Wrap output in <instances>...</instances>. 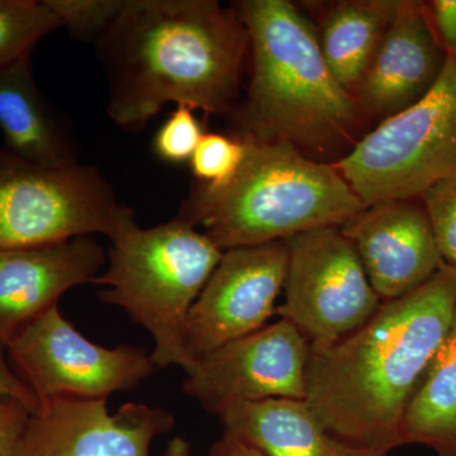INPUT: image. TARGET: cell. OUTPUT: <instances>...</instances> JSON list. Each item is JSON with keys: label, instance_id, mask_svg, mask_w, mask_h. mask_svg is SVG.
Here are the masks:
<instances>
[{"label": "cell", "instance_id": "obj_9", "mask_svg": "<svg viewBox=\"0 0 456 456\" xmlns=\"http://www.w3.org/2000/svg\"><path fill=\"white\" fill-rule=\"evenodd\" d=\"M9 362L38 402L56 397L107 399L154 373L142 347L101 346L69 322L59 305L27 323L5 346Z\"/></svg>", "mask_w": 456, "mask_h": 456}, {"label": "cell", "instance_id": "obj_16", "mask_svg": "<svg viewBox=\"0 0 456 456\" xmlns=\"http://www.w3.org/2000/svg\"><path fill=\"white\" fill-rule=\"evenodd\" d=\"M0 130L11 154L44 167L79 164V147L33 77L31 55L0 69Z\"/></svg>", "mask_w": 456, "mask_h": 456}, {"label": "cell", "instance_id": "obj_19", "mask_svg": "<svg viewBox=\"0 0 456 456\" xmlns=\"http://www.w3.org/2000/svg\"><path fill=\"white\" fill-rule=\"evenodd\" d=\"M402 445H424L456 456V308L445 338L426 369L404 413Z\"/></svg>", "mask_w": 456, "mask_h": 456}, {"label": "cell", "instance_id": "obj_23", "mask_svg": "<svg viewBox=\"0 0 456 456\" xmlns=\"http://www.w3.org/2000/svg\"><path fill=\"white\" fill-rule=\"evenodd\" d=\"M446 265L456 268V176L441 180L419 197Z\"/></svg>", "mask_w": 456, "mask_h": 456}, {"label": "cell", "instance_id": "obj_10", "mask_svg": "<svg viewBox=\"0 0 456 456\" xmlns=\"http://www.w3.org/2000/svg\"><path fill=\"white\" fill-rule=\"evenodd\" d=\"M310 346L292 323L279 318L197 360L183 389L216 416L239 402L305 401Z\"/></svg>", "mask_w": 456, "mask_h": 456}, {"label": "cell", "instance_id": "obj_8", "mask_svg": "<svg viewBox=\"0 0 456 456\" xmlns=\"http://www.w3.org/2000/svg\"><path fill=\"white\" fill-rule=\"evenodd\" d=\"M288 268L279 318L311 345L353 334L379 310L355 248L340 227H320L287 240Z\"/></svg>", "mask_w": 456, "mask_h": 456}, {"label": "cell", "instance_id": "obj_1", "mask_svg": "<svg viewBox=\"0 0 456 456\" xmlns=\"http://www.w3.org/2000/svg\"><path fill=\"white\" fill-rule=\"evenodd\" d=\"M455 308L456 268L445 264L419 289L383 302L353 334L311 345L305 402L326 430L377 455L402 446L404 413Z\"/></svg>", "mask_w": 456, "mask_h": 456}, {"label": "cell", "instance_id": "obj_6", "mask_svg": "<svg viewBox=\"0 0 456 456\" xmlns=\"http://www.w3.org/2000/svg\"><path fill=\"white\" fill-rule=\"evenodd\" d=\"M364 206L419 200L456 176V62L446 60L434 88L358 140L332 164Z\"/></svg>", "mask_w": 456, "mask_h": 456}, {"label": "cell", "instance_id": "obj_7", "mask_svg": "<svg viewBox=\"0 0 456 456\" xmlns=\"http://www.w3.org/2000/svg\"><path fill=\"white\" fill-rule=\"evenodd\" d=\"M136 226L98 167H44L0 149V248L94 235L116 241Z\"/></svg>", "mask_w": 456, "mask_h": 456}, {"label": "cell", "instance_id": "obj_25", "mask_svg": "<svg viewBox=\"0 0 456 456\" xmlns=\"http://www.w3.org/2000/svg\"><path fill=\"white\" fill-rule=\"evenodd\" d=\"M33 411L17 398H0V456H12Z\"/></svg>", "mask_w": 456, "mask_h": 456}, {"label": "cell", "instance_id": "obj_21", "mask_svg": "<svg viewBox=\"0 0 456 456\" xmlns=\"http://www.w3.org/2000/svg\"><path fill=\"white\" fill-rule=\"evenodd\" d=\"M71 37L97 44L127 4V0H45Z\"/></svg>", "mask_w": 456, "mask_h": 456}, {"label": "cell", "instance_id": "obj_24", "mask_svg": "<svg viewBox=\"0 0 456 456\" xmlns=\"http://www.w3.org/2000/svg\"><path fill=\"white\" fill-rule=\"evenodd\" d=\"M204 134H206L194 114V110L180 104L156 132V155L170 164L187 163L191 161Z\"/></svg>", "mask_w": 456, "mask_h": 456}, {"label": "cell", "instance_id": "obj_14", "mask_svg": "<svg viewBox=\"0 0 456 456\" xmlns=\"http://www.w3.org/2000/svg\"><path fill=\"white\" fill-rule=\"evenodd\" d=\"M446 60L424 2L402 0L397 16L354 90L360 113L380 123L412 107L434 88Z\"/></svg>", "mask_w": 456, "mask_h": 456}, {"label": "cell", "instance_id": "obj_26", "mask_svg": "<svg viewBox=\"0 0 456 456\" xmlns=\"http://www.w3.org/2000/svg\"><path fill=\"white\" fill-rule=\"evenodd\" d=\"M424 4L446 56L456 62V0H432Z\"/></svg>", "mask_w": 456, "mask_h": 456}, {"label": "cell", "instance_id": "obj_28", "mask_svg": "<svg viewBox=\"0 0 456 456\" xmlns=\"http://www.w3.org/2000/svg\"><path fill=\"white\" fill-rule=\"evenodd\" d=\"M208 456H264L245 441L237 439L232 435H224L213 444Z\"/></svg>", "mask_w": 456, "mask_h": 456}, {"label": "cell", "instance_id": "obj_18", "mask_svg": "<svg viewBox=\"0 0 456 456\" xmlns=\"http://www.w3.org/2000/svg\"><path fill=\"white\" fill-rule=\"evenodd\" d=\"M402 0H342L323 14L321 50L338 82L353 95Z\"/></svg>", "mask_w": 456, "mask_h": 456}, {"label": "cell", "instance_id": "obj_13", "mask_svg": "<svg viewBox=\"0 0 456 456\" xmlns=\"http://www.w3.org/2000/svg\"><path fill=\"white\" fill-rule=\"evenodd\" d=\"M419 200L370 204L340 227L382 302L419 289L445 265Z\"/></svg>", "mask_w": 456, "mask_h": 456}, {"label": "cell", "instance_id": "obj_29", "mask_svg": "<svg viewBox=\"0 0 456 456\" xmlns=\"http://www.w3.org/2000/svg\"><path fill=\"white\" fill-rule=\"evenodd\" d=\"M163 456H191V444L184 437H174L167 450H165Z\"/></svg>", "mask_w": 456, "mask_h": 456}, {"label": "cell", "instance_id": "obj_2", "mask_svg": "<svg viewBox=\"0 0 456 456\" xmlns=\"http://www.w3.org/2000/svg\"><path fill=\"white\" fill-rule=\"evenodd\" d=\"M95 45L108 116L123 130H142L169 103L222 116L239 101L248 36L233 7L127 0Z\"/></svg>", "mask_w": 456, "mask_h": 456}, {"label": "cell", "instance_id": "obj_4", "mask_svg": "<svg viewBox=\"0 0 456 456\" xmlns=\"http://www.w3.org/2000/svg\"><path fill=\"white\" fill-rule=\"evenodd\" d=\"M241 139L245 158L235 178L224 187L198 185L179 213L222 251L341 227L365 208L334 165L283 141Z\"/></svg>", "mask_w": 456, "mask_h": 456}, {"label": "cell", "instance_id": "obj_20", "mask_svg": "<svg viewBox=\"0 0 456 456\" xmlns=\"http://www.w3.org/2000/svg\"><path fill=\"white\" fill-rule=\"evenodd\" d=\"M62 27L45 0H0V69L26 55Z\"/></svg>", "mask_w": 456, "mask_h": 456}, {"label": "cell", "instance_id": "obj_11", "mask_svg": "<svg viewBox=\"0 0 456 456\" xmlns=\"http://www.w3.org/2000/svg\"><path fill=\"white\" fill-rule=\"evenodd\" d=\"M288 256L287 241L224 251L188 314L184 345L194 365L212 351L268 325L277 314Z\"/></svg>", "mask_w": 456, "mask_h": 456}, {"label": "cell", "instance_id": "obj_27", "mask_svg": "<svg viewBox=\"0 0 456 456\" xmlns=\"http://www.w3.org/2000/svg\"><path fill=\"white\" fill-rule=\"evenodd\" d=\"M2 397L20 399L32 411L38 406V399L12 368L5 347L0 346V398Z\"/></svg>", "mask_w": 456, "mask_h": 456}, {"label": "cell", "instance_id": "obj_22", "mask_svg": "<svg viewBox=\"0 0 456 456\" xmlns=\"http://www.w3.org/2000/svg\"><path fill=\"white\" fill-rule=\"evenodd\" d=\"M244 140L221 134H206L191 159V171L200 184L224 187L239 171L245 158Z\"/></svg>", "mask_w": 456, "mask_h": 456}, {"label": "cell", "instance_id": "obj_12", "mask_svg": "<svg viewBox=\"0 0 456 456\" xmlns=\"http://www.w3.org/2000/svg\"><path fill=\"white\" fill-rule=\"evenodd\" d=\"M169 411L107 399L56 397L38 402L12 456H150L159 435L174 428Z\"/></svg>", "mask_w": 456, "mask_h": 456}, {"label": "cell", "instance_id": "obj_5", "mask_svg": "<svg viewBox=\"0 0 456 456\" xmlns=\"http://www.w3.org/2000/svg\"><path fill=\"white\" fill-rule=\"evenodd\" d=\"M224 251L202 231L178 217L150 228L136 226L112 241L108 268L95 278L99 298L117 305L155 341L156 368L193 369L184 345L191 305Z\"/></svg>", "mask_w": 456, "mask_h": 456}, {"label": "cell", "instance_id": "obj_15", "mask_svg": "<svg viewBox=\"0 0 456 456\" xmlns=\"http://www.w3.org/2000/svg\"><path fill=\"white\" fill-rule=\"evenodd\" d=\"M106 259L94 236L0 248V346H7L27 323L59 305L71 288L93 283Z\"/></svg>", "mask_w": 456, "mask_h": 456}, {"label": "cell", "instance_id": "obj_17", "mask_svg": "<svg viewBox=\"0 0 456 456\" xmlns=\"http://www.w3.org/2000/svg\"><path fill=\"white\" fill-rule=\"evenodd\" d=\"M217 416L224 432L264 456H383L336 439L299 399L239 402Z\"/></svg>", "mask_w": 456, "mask_h": 456}, {"label": "cell", "instance_id": "obj_3", "mask_svg": "<svg viewBox=\"0 0 456 456\" xmlns=\"http://www.w3.org/2000/svg\"><path fill=\"white\" fill-rule=\"evenodd\" d=\"M233 8L251 53L241 137L283 141L314 160L338 163L358 142L364 117L330 70L311 23L288 0Z\"/></svg>", "mask_w": 456, "mask_h": 456}]
</instances>
